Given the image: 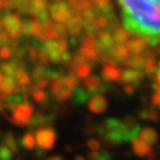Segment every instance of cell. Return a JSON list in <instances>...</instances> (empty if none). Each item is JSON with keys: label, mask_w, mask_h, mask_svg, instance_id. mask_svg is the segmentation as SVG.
Returning a JSON list of instances; mask_svg holds the SVG:
<instances>
[{"label": "cell", "mask_w": 160, "mask_h": 160, "mask_svg": "<svg viewBox=\"0 0 160 160\" xmlns=\"http://www.w3.org/2000/svg\"><path fill=\"white\" fill-rule=\"evenodd\" d=\"M125 28L151 44L160 42V0H118Z\"/></svg>", "instance_id": "1"}, {"label": "cell", "mask_w": 160, "mask_h": 160, "mask_svg": "<svg viewBox=\"0 0 160 160\" xmlns=\"http://www.w3.org/2000/svg\"><path fill=\"white\" fill-rule=\"evenodd\" d=\"M2 113L10 124H14L17 126H28L29 122H30V118H32V116L34 113V108L27 101L24 103L17 105L10 111V113L8 111H4V110L2 111Z\"/></svg>", "instance_id": "2"}, {"label": "cell", "mask_w": 160, "mask_h": 160, "mask_svg": "<svg viewBox=\"0 0 160 160\" xmlns=\"http://www.w3.org/2000/svg\"><path fill=\"white\" fill-rule=\"evenodd\" d=\"M35 142L39 150L42 151H49L56 146L57 142V132L51 126H44L38 129L35 132Z\"/></svg>", "instance_id": "3"}, {"label": "cell", "mask_w": 160, "mask_h": 160, "mask_svg": "<svg viewBox=\"0 0 160 160\" xmlns=\"http://www.w3.org/2000/svg\"><path fill=\"white\" fill-rule=\"evenodd\" d=\"M74 79L73 78H62V79H58L56 81L52 86V92L56 97V100L58 101H66L71 95H72V91L74 88Z\"/></svg>", "instance_id": "4"}, {"label": "cell", "mask_w": 160, "mask_h": 160, "mask_svg": "<svg viewBox=\"0 0 160 160\" xmlns=\"http://www.w3.org/2000/svg\"><path fill=\"white\" fill-rule=\"evenodd\" d=\"M4 22V28L7 29V33L12 37V39H19L22 35V20L19 15L17 14H7L3 18Z\"/></svg>", "instance_id": "5"}, {"label": "cell", "mask_w": 160, "mask_h": 160, "mask_svg": "<svg viewBox=\"0 0 160 160\" xmlns=\"http://www.w3.org/2000/svg\"><path fill=\"white\" fill-rule=\"evenodd\" d=\"M44 48H46V52L51 57L52 61L58 62L61 58H63V61H64L66 42L63 39H59V41H49L46 43Z\"/></svg>", "instance_id": "6"}, {"label": "cell", "mask_w": 160, "mask_h": 160, "mask_svg": "<svg viewBox=\"0 0 160 160\" xmlns=\"http://www.w3.org/2000/svg\"><path fill=\"white\" fill-rule=\"evenodd\" d=\"M131 146H132L134 154H135L136 156H139V158H145V159H146V158L152 152L150 145L146 144L145 141H142L141 139H136V138H135V139L132 140Z\"/></svg>", "instance_id": "7"}, {"label": "cell", "mask_w": 160, "mask_h": 160, "mask_svg": "<svg viewBox=\"0 0 160 160\" xmlns=\"http://www.w3.org/2000/svg\"><path fill=\"white\" fill-rule=\"evenodd\" d=\"M51 14L54 18V20H57V22L64 23V22L69 20V9L62 3L53 5L51 8Z\"/></svg>", "instance_id": "8"}, {"label": "cell", "mask_w": 160, "mask_h": 160, "mask_svg": "<svg viewBox=\"0 0 160 160\" xmlns=\"http://www.w3.org/2000/svg\"><path fill=\"white\" fill-rule=\"evenodd\" d=\"M106 107H107V102L100 95H96L95 97H92L88 103V108L93 113H102L106 111Z\"/></svg>", "instance_id": "9"}, {"label": "cell", "mask_w": 160, "mask_h": 160, "mask_svg": "<svg viewBox=\"0 0 160 160\" xmlns=\"http://www.w3.org/2000/svg\"><path fill=\"white\" fill-rule=\"evenodd\" d=\"M139 135H140L139 139H141L142 141H145V142L149 144V145H155V144L158 142V134H156V131H155L154 129H151V128H145V129H142V130L139 132Z\"/></svg>", "instance_id": "10"}, {"label": "cell", "mask_w": 160, "mask_h": 160, "mask_svg": "<svg viewBox=\"0 0 160 160\" xmlns=\"http://www.w3.org/2000/svg\"><path fill=\"white\" fill-rule=\"evenodd\" d=\"M3 145H5L7 148H9L13 152H19V142L15 138V135L12 132V131H8L5 132V135L3 136Z\"/></svg>", "instance_id": "11"}, {"label": "cell", "mask_w": 160, "mask_h": 160, "mask_svg": "<svg viewBox=\"0 0 160 160\" xmlns=\"http://www.w3.org/2000/svg\"><path fill=\"white\" fill-rule=\"evenodd\" d=\"M19 145H22L24 149H27L28 151H32V150H34L35 148H37V142H35V136H34V134L32 132V131H27L23 136H22V139H20V141H19Z\"/></svg>", "instance_id": "12"}, {"label": "cell", "mask_w": 160, "mask_h": 160, "mask_svg": "<svg viewBox=\"0 0 160 160\" xmlns=\"http://www.w3.org/2000/svg\"><path fill=\"white\" fill-rule=\"evenodd\" d=\"M15 81L22 87H24V86L30 83V77H29L28 72L23 67H18L17 68V71H15Z\"/></svg>", "instance_id": "13"}, {"label": "cell", "mask_w": 160, "mask_h": 160, "mask_svg": "<svg viewBox=\"0 0 160 160\" xmlns=\"http://www.w3.org/2000/svg\"><path fill=\"white\" fill-rule=\"evenodd\" d=\"M32 90V96H33V100L38 103H44L47 102L48 100V95L44 90H41V88H30Z\"/></svg>", "instance_id": "14"}, {"label": "cell", "mask_w": 160, "mask_h": 160, "mask_svg": "<svg viewBox=\"0 0 160 160\" xmlns=\"http://www.w3.org/2000/svg\"><path fill=\"white\" fill-rule=\"evenodd\" d=\"M17 68H18V64H17L15 61H13L10 63H2L0 64V71H2L4 74H7L8 77H14Z\"/></svg>", "instance_id": "15"}, {"label": "cell", "mask_w": 160, "mask_h": 160, "mask_svg": "<svg viewBox=\"0 0 160 160\" xmlns=\"http://www.w3.org/2000/svg\"><path fill=\"white\" fill-rule=\"evenodd\" d=\"M103 76L105 78H107L108 81H116V79L120 77V71L117 68H113V67H106L103 68Z\"/></svg>", "instance_id": "16"}, {"label": "cell", "mask_w": 160, "mask_h": 160, "mask_svg": "<svg viewBox=\"0 0 160 160\" xmlns=\"http://www.w3.org/2000/svg\"><path fill=\"white\" fill-rule=\"evenodd\" d=\"M14 152L5 145H0V160H13Z\"/></svg>", "instance_id": "17"}, {"label": "cell", "mask_w": 160, "mask_h": 160, "mask_svg": "<svg viewBox=\"0 0 160 160\" xmlns=\"http://www.w3.org/2000/svg\"><path fill=\"white\" fill-rule=\"evenodd\" d=\"M140 117L145 118V120H150V121H156V120L159 118L155 110H144V111L140 112Z\"/></svg>", "instance_id": "18"}, {"label": "cell", "mask_w": 160, "mask_h": 160, "mask_svg": "<svg viewBox=\"0 0 160 160\" xmlns=\"http://www.w3.org/2000/svg\"><path fill=\"white\" fill-rule=\"evenodd\" d=\"M14 53H13V49L8 46H2L0 47V59H10L13 58Z\"/></svg>", "instance_id": "19"}, {"label": "cell", "mask_w": 160, "mask_h": 160, "mask_svg": "<svg viewBox=\"0 0 160 160\" xmlns=\"http://www.w3.org/2000/svg\"><path fill=\"white\" fill-rule=\"evenodd\" d=\"M86 146L90 151H93V150H101V144L98 140L96 139H90L87 142H86Z\"/></svg>", "instance_id": "20"}, {"label": "cell", "mask_w": 160, "mask_h": 160, "mask_svg": "<svg viewBox=\"0 0 160 160\" xmlns=\"http://www.w3.org/2000/svg\"><path fill=\"white\" fill-rule=\"evenodd\" d=\"M13 4L10 2H8V0H0V13L2 12H9L10 9H13Z\"/></svg>", "instance_id": "21"}, {"label": "cell", "mask_w": 160, "mask_h": 160, "mask_svg": "<svg viewBox=\"0 0 160 160\" xmlns=\"http://www.w3.org/2000/svg\"><path fill=\"white\" fill-rule=\"evenodd\" d=\"M152 103L160 108V87H156V91L152 96Z\"/></svg>", "instance_id": "22"}, {"label": "cell", "mask_w": 160, "mask_h": 160, "mask_svg": "<svg viewBox=\"0 0 160 160\" xmlns=\"http://www.w3.org/2000/svg\"><path fill=\"white\" fill-rule=\"evenodd\" d=\"M8 96L9 95H7L2 88H0V103H5L7 100H8Z\"/></svg>", "instance_id": "23"}, {"label": "cell", "mask_w": 160, "mask_h": 160, "mask_svg": "<svg viewBox=\"0 0 160 160\" xmlns=\"http://www.w3.org/2000/svg\"><path fill=\"white\" fill-rule=\"evenodd\" d=\"M97 160H112V159H111V155H110V154H108L106 150H105V151L102 150V155H101V156H100Z\"/></svg>", "instance_id": "24"}, {"label": "cell", "mask_w": 160, "mask_h": 160, "mask_svg": "<svg viewBox=\"0 0 160 160\" xmlns=\"http://www.w3.org/2000/svg\"><path fill=\"white\" fill-rule=\"evenodd\" d=\"M8 2H10V3L13 4V7H18L19 4H22V3L27 2V0H8Z\"/></svg>", "instance_id": "25"}, {"label": "cell", "mask_w": 160, "mask_h": 160, "mask_svg": "<svg viewBox=\"0 0 160 160\" xmlns=\"http://www.w3.org/2000/svg\"><path fill=\"white\" fill-rule=\"evenodd\" d=\"M46 160H64V158L61 156V155H54V156H51V158H48Z\"/></svg>", "instance_id": "26"}, {"label": "cell", "mask_w": 160, "mask_h": 160, "mask_svg": "<svg viewBox=\"0 0 160 160\" xmlns=\"http://www.w3.org/2000/svg\"><path fill=\"white\" fill-rule=\"evenodd\" d=\"M4 30V22H3V18H0V32Z\"/></svg>", "instance_id": "27"}, {"label": "cell", "mask_w": 160, "mask_h": 160, "mask_svg": "<svg viewBox=\"0 0 160 160\" xmlns=\"http://www.w3.org/2000/svg\"><path fill=\"white\" fill-rule=\"evenodd\" d=\"M74 160H86V158L82 156V155H77V156L74 158Z\"/></svg>", "instance_id": "28"}, {"label": "cell", "mask_w": 160, "mask_h": 160, "mask_svg": "<svg viewBox=\"0 0 160 160\" xmlns=\"http://www.w3.org/2000/svg\"><path fill=\"white\" fill-rule=\"evenodd\" d=\"M3 78H4V76H3V73H2V72H0V82L3 81Z\"/></svg>", "instance_id": "29"}, {"label": "cell", "mask_w": 160, "mask_h": 160, "mask_svg": "<svg viewBox=\"0 0 160 160\" xmlns=\"http://www.w3.org/2000/svg\"><path fill=\"white\" fill-rule=\"evenodd\" d=\"M158 81H159V83H160V71L158 72Z\"/></svg>", "instance_id": "30"}, {"label": "cell", "mask_w": 160, "mask_h": 160, "mask_svg": "<svg viewBox=\"0 0 160 160\" xmlns=\"http://www.w3.org/2000/svg\"><path fill=\"white\" fill-rule=\"evenodd\" d=\"M2 111H3V105L0 103V112H2Z\"/></svg>", "instance_id": "31"}, {"label": "cell", "mask_w": 160, "mask_h": 160, "mask_svg": "<svg viewBox=\"0 0 160 160\" xmlns=\"http://www.w3.org/2000/svg\"><path fill=\"white\" fill-rule=\"evenodd\" d=\"M17 160H23V158H19V159H17Z\"/></svg>", "instance_id": "32"}]
</instances>
